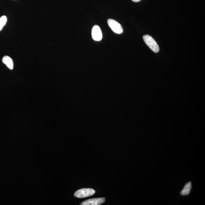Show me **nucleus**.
<instances>
[{
    "mask_svg": "<svg viewBox=\"0 0 205 205\" xmlns=\"http://www.w3.org/2000/svg\"><path fill=\"white\" fill-rule=\"evenodd\" d=\"M143 40L148 47L155 53H158L159 48L158 45L155 40L151 36L146 35L143 36Z\"/></svg>",
    "mask_w": 205,
    "mask_h": 205,
    "instance_id": "1",
    "label": "nucleus"
},
{
    "mask_svg": "<svg viewBox=\"0 0 205 205\" xmlns=\"http://www.w3.org/2000/svg\"><path fill=\"white\" fill-rule=\"evenodd\" d=\"M95 192V190L92 188H82L76 191L74 196L78 198H84L92 196Z\"/></svg>",
    "mask_w": 205,
    "mask_h": 205,
    "instance_id": "2",
    "label": "nucleus"
},
{
    "mask_svg": "<svg viewBox=\"0 0 205 205\" xmlns=\"http://www.w3.org/2000/svg\"><path fill=\"white\" fill-rule=\"evenodd\" d=\"M109 26L115 33L121 34L123 33V29L121 24L114 19H110L108 20Z\"/></svg>",
    "mask_w": 205,
    "mask_h": 205,
    "instance_id": "3",
    "label": "nucleus"
},
{
    "mask_svg": "<svg viewBox=\"0 0 205 205\" xmlns=\"http://www.w3.org/2000/svg\"><path fill=\"white\" fill-rule=\"evenodd\" d=\"M92 38L96 41H100L102 39V34L100 27L98 26L95 25L93 27L92 30Z\"/></svg>",
    "mask_w": 205,
    "mask_h": 205,
    "instance_id": "4",
    "label": "nucleus"
},
{
    "mask_svg": "<svg viewBox=\"0 0 205 205\" xmlns=\"http://www.w3.org/2000/svg\"><path fill=\"white\" fill-rule=\"evenodd\" d=\"M104 198H96L86 200L81 203L82 205H100L105 202Z\"/></svg>",
    "mask_w": 205,
    "mask_h": 205,
    "instance_id": "5",
    "label": "nucleus"
},
{
    "mask_svg": "<svg viewBox=\"0 0 205 205\" xmlns=\"http://www.w3.org/2000/svg\"><path fill=\"white\" fill-rule=\"evenodd\" d=\"M3 63L5 64L8 68L12 70L14 68V63L11 58L8 56H5L3 57L2 59Z\"/></svg>",
    "mask_w": 205,
    "mask_h": 205,
    "instance_id": "6",
    "label": "nucleus"
},
{
    "mask_svg": "<svg viewBox=\"0 0 205 205\" xmlns=\"http://www.w3.org/2000/svg\"><path fill=\"white\" fill-rule=\"evenodd\" d=\"M191 182H188L185 185L184 187L180 192V194L182 196H185L189 194L191 188Z\"/></svg>",
    "mask_w": 205,
    "mask_h": 205,
    "instance_id": "7",
    "label": "nucleus"
},
{
    "mask_svg": "<svg viewBox=\"0 0 205 205\" xmlns=\"http://www.w3.org/2000/svg\"><path fill=\"white\" fill-rule=\"evenodd\" d=\"M7 22V18L5 16H3L0 18V31L2 30L3 27L6 25Z\"/></svg>",
    "mask_w": 205,
    "mask_h": 205,
    "instance_id": "8",
    "label": "nucleus"
},
{
    "mask_svg": "<svg viewBox=\"0 0 205 205\" xmlns=\"http://www.w3.org/2000/svg\"><path fill=\"white\" fill-rule=\"evenodd\" d=\"M132 1L134 2H138L140 1L141 0H132Z\"/></svg>",
    "mask_w": 205,
    "mask_h": 205,
    "instance_id": "9",
    "label": "nucleus"
}]
</instances>
